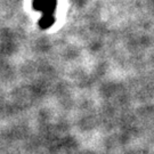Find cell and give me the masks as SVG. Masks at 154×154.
<instances>
[{"mask_svg": "<svg viewBox=\"0 0 154 154\" xmlns=\"http://www.w3.org/2000/svg\"><path fill=\"white\" fill-rule=\"evenodd\" d=\"M33 8L42 13V16H54L56 0H34Z\"/></svg>", "mask_w": 154, "mask_h": 154, "instance_id": "1", "label": "cell"}]
</instances>
